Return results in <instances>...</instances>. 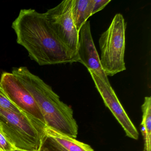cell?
Returning a JSON list of instances; mask_svg holds the SVG:
<instances>
[{
    "mask_svg": "<svg viewBox=\"0 0 151 151\" xmlns=\"http://www.w3.org/2000/svg\"><path fill=\"white\" fill-rule=\"evenodd\" d=\"M17 44L40 66L78 62V58L57 37L44 14L33 9L21 10L12 23Z\"/></svg>",
    "mask_w": 151,
    "mask_h": 151,
    "instance_id": "obj_1",
    "label": "cell"
},
{
    "mask_svg": "<svg viewBox=\"0 0 151 151\" xmlns=\"http://www.w3.org/2000/svg\"><path fill=\"white\" fill-rule=\"evenodd\" d=\"M12 73L20 79L35 100L47 126L76 138L78 125L73 110L60 100L52 87L27 67L14 68Z\"/></svg>",
    "mask_w": 151,
    "mask_h": 151,
    "instance_id": "obj_2",
    "label": "cell"
},
{
    "mask_svg": "<svg viewBox=\"0 0 151 151\" xmlns=\"http://www.w3.org/2000/svg\"><path fill=\"white\" fill-rule=\"evenodd\" d=\"M47 126L0 106V129L17 150L40 151Z\"/></svg>",
    "mask_w": 151,
    "mask_h": 151,
    "instance_id": "obj_3",
    "label": "cell"
},
{
    "mask_svg": "<svg viewBox=\"0 0 151 151\" xmlns=\"http://www.w3.org/2000/svg\"><path fill=\"white\" fill-rule=\"evenodd\" d=\"M126 24L122 15L116 14L99 40L100 63L107 76H113L126 70L124 57Z\"/></svg>",
    "mask_w": 151,
    "mask_h": 151,
    "instance_id": "obj_4",
    "label": "cell"
},
{
    "mask_svg": "<svg viewBox=\"0 0 151 151\" xmlns=\"http://www.w3.org/2000/svg\"><path fill=\"white\" fill-rule=\"evenodd\" d=\"M72 0H64L44 14L60 41L78 57L79 32L72 17Z\"/></svg>",
    "mask_w": 151,
    "mask_h": 151,
    "instance_id": "obj_5",
    "label": "cell"
},
{
    "mask_svg": "<svg viewBox=\"0 0 151 151\" xmlns=\"http://www.w3.org/2000/svg\"><path fill=\"white\" fill-rule=\"evenodd\" d=\"M0 87L10 101L25 114L46 125L35 100L23 83L13 73H2L0 78Z\"/></svg>",
    "mask_w": 151,
    "mask_h": 151,
    "instance_id": "obj_6",
    "label": "cell"
},
{
    "mask_svg": "<svg viewBox=\"0 0 151 151\" xmlns=\"http://www.w3.org/2000/svg\"><path fill=\"white\" fill-rule=\"evenodd\" d=\"M88 70L105 106L110 110L121 124L127 137L133 139H138V132L128 116L110 84H107L94 71Z\"/></svg>",
    "mask_w": 151,
    "mask_h": 151,
    "instance_id": "obj_7",
    "label": "cell"
},
{
    "mask_svg": "<svg viewBox=\"0 0 151 151\" xmlns=\"http://www.w3.org/2000/svg\"><path fill=\"white\" fill-rule=\"evenodd\" d=\"M77 55L78 62L84 65L88 70L94 71L107 84H110L108 76L101 67L93 40L90 21H87L79 30Z\"/></svg>",
    "mask_w": 151,
    "mask_h": 151,
    "instance_id": "obj_8",
    "label": "cell"
},
{
    "mask_svg": "<svg viewBox=\"0 0 151 151\" xmlns=\"http://www.w3.org/2000/svg\"><path fill=\"white\" fill-rule=\"evenodd\" d=\"M93 5V0H72V17L78 32L88 18L92 16Z\"/></svg>",
    "mask_w": 151,
    "mask_h": 151,
    "instance_id": "obj_9",
    "label": "cell"
},
{
    "mask_svg": "<svg viewBox=\"0 0 151 151\" xmlns=\"http://www.w3.org/2000/svg\"><path fill=\"white\" fill-rule=\"evenodd\" d=\"M45 133L55 139L60 145L68 151H94L87 144L76 140L71 137L57 131L47 126L45 129Z\"/></svg>",
    "mask_w": 151,
    "mask_h": 151,
    "instance_id": "obj_10",
    "label": "cell"
},
{
    "mask_svg": "<svg viewBox=\"0 0 151 151\" xmlns=\"http://www.w3.org/2000/svg\"><path fill=\"white\" fill-rule=\"evenodd\" d=\"M141 132L144 140L143 151H151V98L145 97L141 106Z\"/></svg>",
    "mask_w": 151,
    "mask_h": 151,
    "instance_id": "obj_11",
    "label": "cell"
},
{
    "mask_svg": "<svg viewBox=\"0 0 151 151\" xmlns=\"http://www.w3.org/2000/svg\"><path fill=\"white\" fill-rule=\"evenodd\" d=\"M40 151H68L55 139L46 135L42 140Z\"/></svg>",
    "mask_w": 151,
    "mask_h": 151,
    "instance_id": "obj_12",
    "label": "cell"
},
{
    "mask_svg": "<svg viewBox=\"0 0 151 151\" xmlns=\"http://www.w3.org/2000/svg\"><path fill=\"white\" fill-rule=\"evenodd\" d=\"M17 150L0 129V151H14Z\"/></svg>",
    "mask_w": 151,
    "mask_h": 151,
    "instance_id": "obj_13",
    "label": "cell"
},
{
    "mask_svg": "<svg viewBox=\"0 0 151 151\" xmlns=\"http://www.w3.org/2000/svg\"><path fill=\"white\" fill-rule=\"evenodd\" d=\"M110 1L111 0H93L94 5L92 15L103 9Z\"/></svg>",
    "mask_w": 151,
    "mask_h": 151,
    "instance_id": "obj_14",
    "label": "cell"
},
{
    "mask_svg": "<svg viewBox=\"0 0 151 151\" xmlns=\"http://www.w3.org/2000/svg\"><path fill=\"white\" fill-rule=\"evenodd\" d=\"M14 151H21V150H15Z\"/></svg>",
    "mask_w": 151,
    "mask_h": 151,
    "instance_id": "obj_15",
    "label": "cell"
}]
</instances>
